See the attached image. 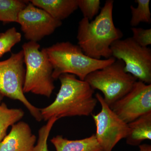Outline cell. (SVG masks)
Listing matches in <instances>:
<instances>
[{
	"label": "cell",
	"instance_id": "6da1fadb",
	"mask_svg": "<svg viewBox=\"0 0 151 151\" xmlns=\"http://www.w3.org/2000/svg\"><path fill=\"white\" fill-rule=\"evenodd\" d=\"M114 1L108 0L94 20L83 18L78 23L77 39L78 45L87 56L100 60L112 57L111 46L122 39L123 33L113 22Z\"/></svg>",
	"mask_w": 151,
	"mask_h": 151
},
{
	"label": "cell",
	"instance_id": "7a4b0ae2",
	"mask_svg": "<svg viewBox=\"0 0 151 151\" xmlns=\"http://www.w3.org/2000/svg\"><path fill=\"white\" fill-rule=\"evenodd\" d=\"M58 79L60 89L50 105L40 109L42 119L47 121L52 117L89 116L97 105L94 89L85 81L73 74H62Z\"/></svg>",
	"mask_w": 151,
	"mask_h": 151
},
{
	"label": "cell",
	"instance_id": "3957f363",
	"mask_svg": "<svg viewBox=\"0 0 151 151\" xmlns=\"http://www.w3.org/2000/svg\"><path fill=\"white\" fill-rule=\"evenodd\" d=\"M52 68V78L58 79L62 74L68 73L84 81L87 75L115 62L113 57L97 60L84 54L78 45L70 42H62L45 48Z\"/></svg>",
	"mask_w": 151,
	"mask_h": 151
},
{
	"label": "cell",
	"instance_id": "277c9868",
	"mask_svg": "<svg viewBox=\"0 0 151 151\" xmlns=\"http://www.w3.org/2000/svg\"><path fill=\"white\" fill-rule=\"evenodd\" d=\"M39 44L29 41L22 45L25 65L23 91L49 98L55 88L53 68L45 48L40 50Z\"/></svg>",
	"mask_w": 151,
	"mask_h": 151
},
{
	"label": "cell",
	"instance_id": "5b68a950",
	"mask_svg": "<svg viewBox=\"0 0 151 151\" xmlns=\"http://www.w3.org/2000/svg\"><path fill=\"white\" fill-rule=\"evenodd\" d=\"M124 67L123 61L116 59L110 65L89 73L84 80L92 89L103 93L104 101L110 107L129 92L137 81L125 71Z\"/></svg>",
	"mask_w": 151,
	"mask_h": 151
},
{
	"label": "cell",
	"instance_id": "8992f818",
	"mask_svg": "<svg viewBox=\"0 0 151 151\" xmlns=\"http://www.w3.org/2000/svg\"><path fill=\"white\" fill-rule=\"evenodd\" d=\"M22 50L12 53L6 60L0 61V94L23 103L31 115L38 122L42 119L40 109L30 103L23 91L25 68Z\"/></svg>",
	"mask_w": 151,
	"mask_h": 151
},
{
	"label": "cell",
	"instance_id": "52a82bcc",
	"mask_svg": "<svg viewBox=\"0 0 151 151\" xmlns=\"http://www.w3.org/2000/svg\"><path fill=\"white\" fill-rule=\"evenodd\" d=\"M112 57L124 63V70L139 81L151 84V50L139 45L132 37L120 39L111 46Z\"/></svg>",
	"mask_w": 151,
	"mask_h": 151
},
{
	"label": "cell",
	"instance_id": "ba28073f",
	"mask_svg": "<svg viewBox=\"0 0 151 151\" xmlns=\"http://www.w3.org/2000/svg\"><path fill=\"white\" fill-rule=\"evenodd\" d=\"M100 103V112L92 115L96 128L95 137L103 151H112L119 141L126 139L129 132L128 124L114 113L100 93L95 94Z\"/></svg>",
	"mask_w": 151,
	"mask_h": 151
},
{
	"label": "cell",
	"instance_id": "9c48e42d",
	"mask_svg": "<svg viewBox=\"0 0 151 151\" xmlns=\"http://www.w3.org/2000/svg\"><path fill=\"white\" fill-rule=\"evenodd\" d=\"M17 23L20 25L26 39L36 42L51 35L62 24V22L53 18L29 1L19 12Z\"/></svg>",
	"mask_w": 151,
	"mask_h": 151
},
{
	"label": "cell",
	"instance_id": "30bf717a",
	"mask_svg": "<svg viewBox=\"0 0 151 151\" xmlns=\"http://www.w3.org/2000/svg\"><path fill=\"white\" fill-rule=\"evenodd\" d=\"M110 108L127 124L151 112V84L136 81L129 92Z\"/></svg>",
	"mask_w": 151,
	"mask_h": 151
},
{
	"label": "cell",
	"instance_id": "8fae6325",
	"mask_svg": "<svg viewBox=\"0 0 151 151\" xmlns=\"http://www.w3.org/2000/svg\"><path fill=\"white\" fill-rule=\"evenodd\" d=\"M37 138L28 124L19 122L0 143V151H33Z\"/></svg>",
	"mask_w": 151,
	"mask_h": 151
},
{
	"label": "cell",
	"instance_id": "7c38bea8",
	"mask_svg": "<svg viewBox=\"0 0 151 151\" xmlns=\"http://www.w3.org/2000/svg\"><path fill=\"white\" fill-rule=\"evenodd\" d=\"M29 1L45 11L53 18L61 22L78 9L77 0H31Z\"/></svg>",
	"mask_w": 151,
	"mask_h": 151
},
{
	"label": "cell",
	"instance_id": "4fadbf2b",
	"mask_svg": "<svg viewBox=\"0 0 151 151\" xmlns=\"http://www.w3.org/2000/svg\"><path fill=\"white\" fill-rule=\"evenodd\" d=\"M56 151H103L95 134L84 139L70 140L58 135L50 140Z\"/></svg>",
	"mask_w": 151,
	"mask_h": 151
},
{
	"label": "cell",
	"instance_id": "5bb4252c",
	"mask_svg": "<svg viewBox=\"0 0 151 151\" xmlns=\"http://www.w3.org/2000/svg\"><path fill=\"white\" fill-rule=\"evenodd\" d=\"M129 132L126 142L130 145L139 146L143 141L151 139V112L128 124Z\"/></svg>",
	"mask_w": 151,
	"mask_h": 151
},
{
	"label": "cell",
	"instance_id": "9a60e30c",
	"mask_svg": "<svg viewBox=\"0 0 151 151\" xmlns=\"http://www.w3.org/2000/svg\"><path fill=\"white\" fill-rule=\"evenodd\" d=\"M24 115L20 108H9L4 103L0 104V143L6 135L9 127L21 120Z\"/></svg>",
	"mask_w": 151,
	"mask_h": 151
},
{
	"label": "cell",
	"instance_id": "2e32d148",
	"mask_svg": "<svg viewBox=\"0 0 151 151\" xmlns=\"http://www.w3.org/2000/svg\"><path fill=\"white\" fill-rule=\"evenodd\" d=\"M28 2L22 0H0V21L17 22L19 12Z\"/></svg>",
	"mask_w": 151,
	"mask_h": 151
},
{
	"label": "cell",
	"instance_id": "e0dca14e",
	"mask_svg": "<svg viewBox=\"0 0 151 151\" xmlns=\"http://www.w3.org/2000/svg\"><path fill=\"white\" fill-rule=\"evenodd\" d=\"M135 2L138 4L135 7L131 6L130 9L132 17L130 24L133 27H136L141 22L150 23L151 14L150 8V0H136Z\"/></svg>",
	"mask_w": 151,
	"mask_h": 151
},
{
	"label": "cell",
	"instance_id": "ac0fdd59",
	"mask_svg": "<svg viewBox=\"0 0 151 151\" xmlns=\"http://www.w3.org/2000/svg\"><path fill=\"white\" fill-rule=\"evenodd\" d=\"M22 40L20 33L17 31L14 27L10 28L4 32L0 33V58L12 49Z\"/></svg>",
	"mask_w": 151,
	"mask_h": 151
},
{
	"label": "cell",
	"instance_id": "d6986e66",
	"mask_svg": "<svg viewBox=\"0 0 151 151\" xmlns=\"http://www.w3.org/2000/svg\"><path fill=\"white\" fill-rule=\"evenodd\" d=\"M58 120L56 117H52L47 121L46 124L41 127L38 131L37 143L33 151H49L47 139L52 128Z\"/></svg>",
	"mask_w": 151,
	"mask_h": 151
},
{
	"label": "cell",
	"instance_id": "ffe728a7",
	"mask_svg": "<svg viewBox=\"0 0 151 151\" xmlns=\"http://www.w3.org/2000/svg\"><path fill=\"white\" fill-rule=\"evenodd\" d=\"M78 7L85 18L91 21L99 13L100 9V0H77Z\"/></svg>",
	"mask_w": 151,
	"mask_h": 151
},
{
	"label": "cell",
	"instance_id": "44dd1931",
	"mask_svg": "<svg viewBox=\"0 0 151 151\" xmlns=\"http://www.w3.org/2000/svg\"><path fill=\"white\" fill-rule=\"evenodd\" d=\"M131 30L133 33L132 38L136 43L145 47L151 45V29L134 27L132 28Z\"/></svg>",
	"mask_w": 151,
	"mask_h": 151
},
{
	"label": "cell",
	"instance_id": "7402d4cb",
	"mask_svg": "<svg viewBox=\"0 0 151 151\" xmlns=\"http://www.w3.org/2000/svg\"><path fill=\"white\" fill-rule=\"evenodd\" d=\"M139 151H151V146L148 144H143L139 146Z\"/></svg>",
	"mask_w": 151,
	"mask_h": 151
},
{
	"label": "cell",
	"instance_id": "603a6c76",
	"mask_svg": "<svg viewBox=\"0 0 151 151\" xmlns=\"http://www.w3.org/2000/svg\"><path fill=\"white\" fill-rule=\"evenodd\" d=\"M4 97V96H3L1 94H0V104H1V102L2 100Z\"/></svg>",
	"mask_w": 151,
	"mask_h": 151
}]
</instances>
